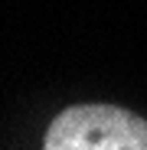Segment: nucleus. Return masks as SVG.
Masks as SVG:
<instances>
[{
    "label": "nucleus",
    "instance_id": "nucleus-1",
    "mask_svg": "<svg viewBox=\"0 0 147 150\" xmlns=\"http://www.w3.org/2000/svg\"><path fill=\"white\" fill-rule=\"evenodd\" d=\"M43 150H147V121L114 105H75L49 124Z\"/></svg>",
    "mask_w": 147,
    "mask_h": 150
}]
</instances>
